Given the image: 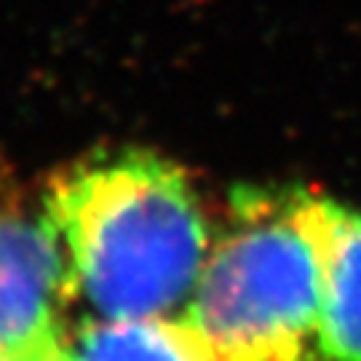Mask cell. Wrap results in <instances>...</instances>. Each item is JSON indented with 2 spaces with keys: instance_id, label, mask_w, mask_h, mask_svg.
<instances>
[{
  "instance_id": "6da1fadb",
  "label": "cell",
  "mask_w": 361,
  "mask_h": 361,
  "mask_svg": "<svg viewBox=\"0 0 361 361\" xmlns=\"http://www.w3.org/2000/svg\"><path fill=\"white\" fill-rule=\"evenodd\" d=\"M75 295L104 319L164 316L195 289L209 225L185 171L145 150L78 164L46 201Z\"/></svg>"
},
{
  "instance_id": "7a4b0ae2",
  "label": "cell",
  "mask_w": 361,
  "mask_h": 361,
  "mask_svg": "<svg viewBox=\"0 0 361 361\" xmlns=\"http://www.w3.org/2000/svg\"><path fill=\"white\" fill-rule=\"evenodd\" d=\"M182 322L214 361H302L322 316V198L238 190Z\"/></svg>"
},
{
  "instance_id": "3957f363",
  "label": "cell",
  "mask_w": 361,
  "mask_h": 361,
  "mask_svg": "<svg viewBox=\"0 0 361 361\" xmlns=\"http://www.w3.org/2000/svg\"><path fill=\"white\" fill-rule=\"evenodd\" d=\"M73 295L51 219L0 212V361H70L65 313Z\"/></svg>"
},
{
  "instance_id": "277c9868",
  "label": "cell",
  "mask_w": 361,
  "mask_h": 361,
  "mask_svg": "<svg viewBox=\"0 0 361 361\" xmlns=\"http://www.w3.org/2000/svg\"><path fill=\"white\" fill-rule=\"evenodd\" d=\"M326 361H361V214L322 198V316Z\"/></svg>"
},
{
  "instance_id": "5b68a950",
  "label": "cell",
  "mask_w": 361,
  "mask_h": 361,
  "mask_svg": "<svg viewBox=\"0 0 361 361\" xmlns=\"http://www.w3.org/2000/svg\"><path fill=\"white\" fill-rule=\"evenodd\" d=\"M70 361H214L185 322L104 319L70 337Z\"/></svg>"
}]
</instances>
